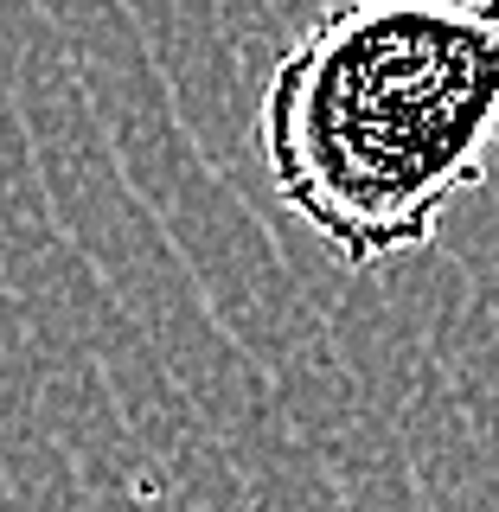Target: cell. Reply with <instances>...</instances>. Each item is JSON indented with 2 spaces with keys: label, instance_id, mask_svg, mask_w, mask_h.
<instances>
[{
  "label": "cell",
  "instance_id": "cell-1",
  "mask_svg": "<svg viewBox=\"0 0 499 512\" xmlns=\"http://www.w3.org/2000/svg\"><path fill=\"white\" fill-rule=\"evenodd\" d=\"M256 141L282 205L352 269L423 250L499 148V0H365L276 58Z\"/></svg>",
  "mask_w": 499,
  "mask_h": 512
}]
</instances>
